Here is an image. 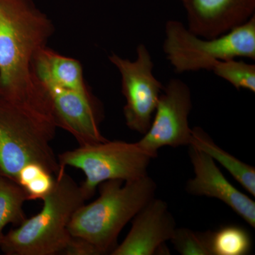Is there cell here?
Masks as SVG:
<instances>
[{"instance_id": "13", "label": "cell", "mask_w": 255, "mask_h": 255, "mask_svg": "<svg viewBox=\"0 0 255 255\" xmlns=\"http://www.w3.org/2000/svg\"><path fill=\"white\" fill-rule=\"evenodd\" d=\"M31 70L38 85L90 92L80 62L60 54L47 46L37 52Z\"/></svg>"}, {"instance_id": "20", "label": "cell", "mask_w": 255, "mask_h": 255, "mask_svg": "<svg viewBox=\"0 0 255 255\" xmlns=\"http://www.w3.org/2000/svg\"><path fill=\"white\" fill-rule=\"evenodd\" d=\"M63 255H100L99 251L88 242L81 238L71 236Z\"/></svg>"}, {"instance_id": "15", "label": "cell", "mask_w": 255, "mask_h": 255, "mask_svg": "<svg viewBox=\"0 0 255 255\" xmlns=\"http://www.w3.org/2000/svg\"><path fill=\"white\" fill-rule=\"evenodd\" d=\"M28 197L23 188L9 177L0 173V245L7 225L19 226L27 218L23 206Z\"/></svg>"}, {"instance_id": "3", "label": "cell", "mask_w": 255, "mask_h": 255, "mask_svg": "<svg viewBox=\"0 0 255 255\" xmlns=\"http://www.w3.org/2000/svg\"><path fill=\"white\" fill-rule=\"evenodd\" d=\"M55 177L54 187L42 200L41 211L4 234L0 245L4 254H63L71 238L69 223L75 211L88 199L65 167H60Z\"/></svg>"}, {"instance_id": "12", "label": "cell", "mask_w": 255, "mask_h": 255, "mask_svg": "<svg viewBox=\"0 0 255 255\" xmlns=\"http://www.w3.org/2000/svg\"><path fill=\"white\" fill-rule=\"evenodd\" d=\"M187 27L205 38L225 34L255 15V0H187Z\"/></svg>"}, {"instance_id": "8", "label": "cell", "mask_w": 255, "mask_h": 255, "mask_svg": "<svg viewBox=\"0 0 255 255\" xmlns=\"http://www.w3.org/2000/svg\"><path fill=\"white\" fill-rule=\"evenodd\" d=\"M190 87L180 79L164 86L150 127L137 143L154 157L162 147L189 146L192 137L189 117L192 110Z\"/></svg>"}, {"instance_id": "14", "label": "cell", "mask_w": 255, "mask_h": 255, "mask_svg": "<svg viewBox=\"0 0 255 255\" xmlns=\"http://www.w3.org/2000/svg\"><path fill=\"white\" fill-rule=\"evenodd\" d=\"M190 145L195 146L223 166L242 187L255 196V168L226 152L200 127L192 128Z\"/></svg>"}, {"instance_id": "2", "label": "cell", "mask_w": 255, "mask_h": 255, "mask_svg": "<svg viewBox=\"0 0 255 255\" xmlns=\"http://www.w3.org/2000/svg\"><path fill=\"white\" fill-rule=\"evenodd\" d=\"M98 187L100 196L75 211L68 231L73 237L90 243L100 255H111L124 228L155 197L157 184L147 174L127 182L106 181Z\"/></svg>"}, {"instance_id": "21", "label": "cell", "mask_w": 255, "mask_h": 255, "mask_svg": "<svg viewBox=\"0 0 255 255\" xmlns=\"http://www.w3.org/2000/svg\"><path fill=\"white\" fill-rule=\"evenodd\" d=\"M180 1H182L183 4H184V3L185 2V1H187V0H180Z\"/></svg>"}, {"instance_id": "6", "label": "cell", "mask_w": 255, "mask_h": 255, "mask_svg": "<svg viewBox=\"0 0 255 255\" xmlns=\"http://www.w3.org/2000/svg\"><path fill=\"white\" fill-rule=\"evenodd\" d=\"M154 158L137 142L109 140L80 146L58 156L60 167L70 166L83 172L85 179L80 186L88 199L101 183L114 179L127 182L147 175Z\"/></svg>"}, {"instance_id": "9", "label": "cell", "mask_w": 255, "mask_h": 255, "mask_svg": "<svg viewBox=\"0 0 255 255\" xmlns=\"http://www.w3.org/2000/svg\"><path fill=\"white\" fill-rule=\"evenodd\" d=\"M38 85V84H37ZM49 103L57 127L70 132L80 146L107 141L100 130L102 109L91 92L38 85Z\"/></svg>"}, {"instance_id": "16", "label": "cell", "mask_w": 255, "mask_h": 255, "mask_svg": "<svg viewBox=\"0 0 255 255\" xmlns=\"http://www.w3.org/2000/svg\"><path fill=\"white\" fill-rule=\"evenodd\" d=\"M211 246L213 255H246L253 248V240L245 228L229 225L211 232Z\"/></svg>"}, {"instance_id": "5", "label": "cell", "mask_w": 255, "mask_h": 255, "mask_svg": "<svg viewBox=\"0 0 255 255\" xmlns=\"http://www.w3.org/2000/svg\"><path fill=\"white\" fill-rule=\"evenodd\" d=\"M163 51L177 73L212 70L221 60H255V15L247 22L214 38L198 36L177 20L164 26Z\"/></svg>"}, {"instance_id": "1", "label": "cell", "mask_w": 255, "mask_h": 255, "mask_svg": "<svg viewBox=\"0 0 255 255\" xmlns=\"http://www.w3.org/2000/svg\"><path fill=\"white\" fill-rule=\"evenodd\" d=\"M53 31L50 19L28 0H0V92L53 120L31 65Z\"/></svg>"}, {"instance_id": "11", "label": "cell", "mask_w": 255, "mask_h": 255, "mask_svg": "<svg viewBox=\"0 0 255 255\" xmlns=\"http://www.w3.org/2000/svg\"><path fill=\"white\" fill-rule=\"evenodd\" d=\"M189 156L194 177L186 184L187 192L193 196L219 199L255 228V201L235 187L223 175L214 159L205 152L189 145Z\"/></svg>"}, {"instance_id": "18", "label": "cell", "mask_w": 255, "mask_h": 255, "mask_svg": "<svg viewBox=\"0 0 255 255\" xmlns=\"http://www.w3.org/2000/svg\"><path fill=\"white\" fill-rule=\"evenodd\" d=\"M211 71L237 90L255 92V65L243 60L228 59L218 62Z\"/></svg>"}, {"instance_id": "10", "label": "cell", "mask_w": 255, "mask_h": 255, "mask_svg": "<svg viewBox=\"0 0 255 255\" xmlns=\"http://www.w3.org/2000/svg\"><path fill=\"white\" fill-rule=\"evenodd\" d=\"M176 221L165 201L153 198L132 220L127 237L112 255L169 254L165 248L176 229Z\"/></svg>"}, {"instance_id": "4", "label": "cell", "mask_w": 255, "mask_h": 255, "mask_svg": "<svg viewBox=\"0 0 255 255\" xmlns=\"http://www.w3.org/2000/svg\"><path fill=\"white\" fill-rule=\"evenodd\" d=\"M53 119L0 92V173L16 182L19 171L38 163L55 176L60 170L52 148Z\"/></svg>"}, {"instance_id": "19", "label": "cell", "mask_w": 255, "mask_h": 255, "mask_svg": "<svg viewBox=\"0 0 255 255\" xmlns=\"http://www.w3.org/2000/svg\"><path fill=\"white\" fill-rule=\"evenodd\" d=\"M211 231L201 233L187 228H176L170 241L174 249L182 255H213Z\"/></svg>"}, {"instance_id": "7", "label": "cell", "mask_w": 255, "mask_h": 255, "mask_svg": "<svg viewBox=\"0 0 255 255\" xmlns=\"http://www.w3.org/2000/svg\"><path fill=\"white\" fill-rule=\"evenodd\" d=\"M119 70L125 97L124 118L128 128L144 135L150 127L164 85L154 75V62L148 48L140 43L134 60L116 53L109 57Z\"/></svg>"}, {"instance_id": "17", "label": "cell", "mask_w": 255, "mask_h": 255, "mask_svg": "<svg viewBox=\"0 0 255 255\" xmlns=\"http://www.w3.org/2000/svg\"><path fill=\"white\" fill-rule=\"evenodd\" d=\"M55 176L38 163L26 164L18 172L16 182L23 188L28 201L43 200L54 187Z\"/></svg>"}]
</instances>
